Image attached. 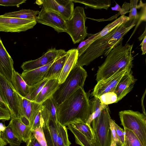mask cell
I'll list each match as a JSON object with an SVG mask.
<instances>
[{
    "label": "cell",
    "mask_w": 146,
    "mask_h": 146,
    "mask_svg": "<svg viewBox=\"0 0 146 146\" xmlns=\"http://www.w3.org/2000/svg\"><path fill=\"white\" fill-rule=\"evenodd\" d=\"M6 127L2 123H0V131L1 132L5 129Z\"/></svg>",
    "instance_id": "51"
},
{
    "label": "cell",
    "mask_w": 146,
    "mask_h": 146,
    "mask_svg": "<svg viewBox=\"0 0 146 146\" xmlns=\"http://www.w3.org/2000/svg\"><path fill=\"white\" fill-rule=\"evenodd\" d=\"M27 146H42L32 133L31 137L26 143Z\"/></svg>",
    "instance_id": "43"
},
{
    "label": "cell",
    "mask_w": 146,
    "mask_h": 146,
    "mask_svg": "<svg viewBox=\"0 0 146 146\" xmlns=\"http://www.w3.org/2000/svg\"></svg>",
    "instance_id": "55"
},
{
    "label": "cell",
    "mask_w": 146,
    "mask_h": 146,
    "mask_svg": "<svg viewBox=\"0 0 146 146\" xmlns=\"http://www.w3.org/2000/svg\"><path fill=\"white\" fill-rule=\"evenodd\" d=\"M146 27L145 28V29L144 32L143 33L139 36L138 38L139 40L141 41L145 37V36H146Z\"/></svg>",
    "instance_id": "48"
},
{
    "label": "cell",
    "mask_w": 146,
    "mask_h": 146,
    "mask_svg": "<svg viewBox=\"0 0 146 146\" xmlns=\"http://www.w3.org/2000/svg\"><path fill=\"white\" fill-rule=\"evenodd\" d=\"M129 20V19L128 17L125 15L120 16L115 21L107 25L101 31L94 34V37L92 40V43L94 41L105 36L118 26L127 22Z\"/></svg>",
    "instance_id": "25"
},
{
    "label": "cell",
    "mask_w": 146,
    "mask_h": 146,
    "mask_svg": "<svg viewBox=\"0 0 146 146\" xmlns=\"http://www.w3.org/2000/svg\"><path fill=\"white\" fill-rule=\"evenodd\" d=\"M58 125L57 146H70L71 143L68 139L67 128L59 122Z\"/></svg>",
    "instance_id": "32"
},
{
    "label": "cell",
    "mask_w": 146,
    "mask_h": 146,
    "mask_svg": "<svg viewBox=\"0 0 146 146\" xmlns=\"http://www.w3.org/2000/svg\"><path fill=\"white\" fill-rule=\"evenodd\" d=\"M0 94L10 112L11 118L19 117L20 106L18 94L10 82L0 74Z\"/></svg>",
    "instance_id": "8"
},
{
    "label": "cell",
    "mask_w": 146,
    "mask_h": 146,
    "mask_svg": "<svg viewBox=\"0 0 146 146\" xmlns=\"http://www.w3.org/2000/svg\"><path fill=\"white\" fill-rule=\"evenodd\" d=\"M131 70L127 69L118 72L107 79L98 81L94 87L91 95L98 98L105 93L114 92L121 78L127 72Z\"/></svg>",
    "instance_id": "12"
},
{
    "label": "cell",
    "mask_w": 146,
    "mask_h": 146,
    "mask_svg": "<svg viewBox=\"0 0 146 146\" xmlns=\"http://www.w3.org/2000/svg\"><path fill=\"white\" fill-rule=\"evenodd\" d=\"M130 8V3L125 2L123 4L121 11L119 12L121 16L124 15L129 12V10Z\"/></svg>",
    "instance_id": "44"
},
{
    "label": "cell",
    "mask_w": 146,
    "mask_h": 146,
    "mask_svg": "<svg viewBox=\"0 0 146 146\" xmlns=\"http://www.w3.org/2000/svg\"><path fill=\"white\" fill-rule=\"evenodd\" d=\"M68 125L84 135L92 143H96L95 134L91 125L81 120L74 121Z\"/></svg>",
    "instance_id": "24"
},
{
    "label": "cell",
    "mask_w": 146,
    "mask_h": 146,
    "mask_svg": "<svg viewBox=\"0 0 146 146\" xmlns=\"http://www.w3.org/2000/svg\"><path fill=\"white\" fill-rule=\"evenodd\" d=\"M36 20L26 19L0 15V32L19 33L33 28Z\"/></svg>",
    "instance_id": "10"
},
{
    "label": "cell",
    "mask_w": 146,
    "mask_h": 146,
    "mask_svg": "<svg viewBox=\"0 0 146 146\" xmlns=\"http://www.w3.org/2000/svg\"><path fill=\"white\" fill-rule=\"evenodd\" d=\"M63 49H57L52 48L49 49L40 58L35 60L25 62L22 63L21 67L23 71L33 70L43 66L66 53Z\"/></svg>",
    "instance_id": "13"
},
{
    "label": "cell",
    "mask_w": 146,
    "mask_h": 146,
    "mask_svg": "<svg viewBox=\"0 0 146 146\" xmlns=\"http://www.w3.org/2000/svg\"><path fill=\"white\" fill-rule=\"evenodd\" d=\"M11 118V114L8 109L0 104V120L8 121Z\"/></svg>",
    "instance_id": "39"
},
{
    "label": "cell",
    "mask_w": 146,
    "mask_h": 146,
    "mask_svg": "<svg viewBox=\"0 0 146 146\" xmlns=\"http://www.w3.org/2000/svg\"><path fill=\"white\" fill-rule=\"evenodd\" d=\"M113 123L117 135L122 146L123 145L124 141V131L116 123L115 121L113 120Z\"/></svg>",
    "instance_id": "40"
},
{
    "label": "cell",
    "mask_w": 146,
    "mask_h": 146,
    "mask_svg": "<svg viewBox=\"0 0 146 146\" xmlns=\"http://www.w3.org/2000/svg\"><path fill=\"white\" fill-rule=\"evenodd\" d=\"M11 119L9 124L15 135L21 141L27 143L31 135V127L24 124L19 118L13 117Z\"/></svg>",
    "instance_id": "17"
},
{
    "label": "cell",
    "mask_w": 146,
    "mask_h": 146,
    "mask_svg": "<svg viewBox=\"0 0 146 146\" xmlns=\"http://www.w3.org/2000/svg\"><path fill=\"white\" fill-rule=\"evenodd\" d=\"M110 146H116V144L111 134V143Z\"/></svg>",
    "instance_id": "50"
},
{
    "label": "cell",
    "mask_w": 146,
    "mask_h": 146,
    "mask_svg": "<svg viewBox=\"0 0 146 146\" xmlns=\"http://www.w3.org/2000/svg\"><path fill=\"white\" fill-rule=\"evenodd\" d=\"M7 144L0 137V146H6Z\"/></svg>",
    "instance_id": "49"
},
{
    "label": "cell",
    "mask_w": 146,
    "mask_h": 146,
    "mask_svg": "<svg viewBox=\"0 0 146 146\" xmlns=\"http://www.w3.org/2000/svg\"><path fill=\"white\" fill-rule=\"evenodd\" d=\"M139 5H137V8H140V7H142V9H141V13L140 15H139V21L137 23V25L135 27V29H134V31H133V33L131 35V37L129 38V39L128 40V41L130 40V38L132 37V36L133 35V34L135 33L136 29L137 28V27L139 26V25L140 24V23L142 21H146V3H143L142 1H140V3L139 4Z\"/></svg>",
    "instance_id": "37"
},
{
    "label": "cell",
    "mask_w": 146,
    "mask_h": 146,
    "mask_svg": "<svg viewBox=\"0 0 146 146\" xmlns=\"http://www.w3.org/2000/svg\"><path fill=\"white\" fill-rule=\"evenodd\" d=\"M14 88L20 95L23 97L28 94L29 86L21 77V74L15 71L14 76Z\"/></svg>",
    "instance_id": "30"
},
{
    "label": "cell",
    "mask_w": 146,
    "mask_h": 146,
    "mask_svg": "<svg viewBox=\"0 0 146 146\" xmlns=\"http://www.w3.org/2000/svg\"><path fill=\"white\" fill-rule=\"evenodd\" d=\"M26 1V0H0V5L19 7L20 5L25 3Z\"/></svg>",
    "instance_id": "38"
},
{
    "label": "cell",
    "mask_w": 146,
    "mask_h": 146,
    "mask_svg": "<svg viewBox=\"0 0 146 146\" xmlns=\"http://www.w3.org/2000/svg\"><path fill=\"white\" fill-rule=\"evenodd\" d=\"M140 45L141 46V50L142 52V54L144 55L146 52V36L143 38Z\"/></svg>",
    "instance_id": "45"
},
{
    "label": "cell",
    "mask_w": 146,
    "mask_h": 146,
    "mask_svg": "<svg viewBox=\"0 0 146 146\" xmlns=\"http://www.w3.org/2000/svg\"><path fill=\"white\" fill-rule=\"evenodd\" d=\"M42 120V119L41 114L40 108V110L36 115L34 120L33 125L31 129L32 132L34 129L41 126V123Z\"/></svg>",
    "instance_id": "42"
},
{
    "label": "cell",
    "mask_w": 146,
    "mask_h": 146,
    "mask_svg": "<svg viewBox=\"0 0 146 146\" xmlns=\"http://www.w3.org/2000/svg\"><path fill=\"white\" fill-rule=\"evenodd\" d=\"M0 101L2 103H3V104H4V105L6 107L8 108L7 106L6 103L5 102L3 99L2 98V97L1 96V95H0Z\"/></svg>",
    "instance_id": "52"
},
{
    "label": "cell",
    "mask_w": 146,
    "mask_h": 146,
    "mask_svg": "<svg viewBox=\"0 0 146 146\" xmlns=\"http://www.w3.org/2000/svg\"><path fill=\"white\" fill-rule=\"evenodd\" d=\"M146 94V90H145L144 93L143 95L142 96V97L141 99V106H142V110L143 111V113L145 115H146L145 112V108L144 106L143 102L144 98L145 97V95Z\"/></svg>",
    "instance_id": "46"
},
{
    "label": "cell",
    "mask_w": 146,
    "mask_h": 146,
    "mask_svg": "<svg viewBox=\"0 0 146 146\" xmlns=\"http://www.w3.org/2000/svg\"><path fill=\"white\" fill-rule=\"evenodd\" d=\"M87 76V72L82 67L76 66L52 96L57 107L79 88L83 87Z\"/></svg>",
    "instance_id": "3"
},
{
    "label": "cell",
    "mask_w": 146,
    "mask_h": 146,
    "mask_svg": "<svg viewBox=\"0 0 146 146\" xmlns=\"http://www.w3.org/2000/svg\"><path fill=\"white\" fill-rule=\"evenodd\" d=\"M87 18L84 8L77 6L71 18L66 21V33L70 36L74 44L82 42L88 36L87 27L85 25Z\"/></svg>",
    "instance_id": "5"
},
{
    "label": "cell",
    "mask_w": 146,
    "mask_h": 146,
    "mask_svg": "<svg viewBox=\"0 0 146 146\" xmlns=\"http://www.w3.org/2000/svg\"><path fill=\"white\" fill-rule=\"evenodd\" d=\"M98 98L102 104L106 105L117 102V97L114 92L105 93Z\"/></svg>",
    "instance_id": "35"
},
{
    "label": "cell",
    "mask_w": 146,
    "mask_h": 146,
    "mask_svg": "<svg viewBox=\"0 0 146 146\" xmlns=\"http://www.w3.org/2000/svg\"><path fill=\"white\" fill-rule=\"evenodd\" d=\"M60 84L58 78L49 79L33 101L42 104L45 100L52 96L59 87Z\"/></svg>",
    "instance_id": "19"
},
{
    "label": "cell",
    "mask_w": 146,
    "mask_h": 146,
    "mask_svg": "<svg viewBox=\"0 0 146 146\" xmlns=\"http://www.w3.org/2000/svg\"><path fill=\"white\" fill-rule=\"evenodd\" d=\"M35 3L44 9L55 12L65 21L72 17L74 10V2L72 0H37Z\"/></svg>",
    "instance_id": "9"
},
{
    "label": "cell",
    "mask_w": 146,
    "mask_h": 146,
    "mask_svg": "<svg viewBox=\"0 0 146 146\" xmlns=\"http://www.w3.org/2000/svg\"><path fill=\"white\" fill-rule=\"evenodd\" d=\"M58 123L50 120L43 123L42 127L47 146H57Z\"/></svg>",
    "instance_id": "20"
},
{
    "label": "cell",
    "mask_w": 146,
    "mask_h": 146,
    "mask_svg": "<svg viewBox=\"0 0 146 146\" xmlns=\"http://www.w3.org/2000/svg\"><path fill=\"white\" fill-rule=\"evenodd\" d=\"M91 114L90 101L83 87L79 88L60 104L56 111L58 121L65 127L77 120L86 123Z\"/></svg>",
    "instance_id": "1"
},
{
    "label": "cell",
    "mask_w": 146,
    "mask_h": 146,
    "mask_svg": "<svg viewBox=\"0 0 146 146\" xmlns=\"http://www.w3.org/2000/svg\"><path fill=\"white\" fill-rule=\"evenodd\" d=\"M124 129V141L121 146H143L133 131L125 128Z\"/></svg>",
    "instance_id": "33"
},
{
    "label": "cell",
    "mask_w": 146,
    "mask_h": 146,
    "mask_svg": "<svg viewBox=\"0 0 146 146\" xmlns=\"http://www.w3.org/2000/svg\"><path fill=\"white\" fill-rule=\"evenodd\" d=\"M136 80L131 70L126 72L119 80L114 92L117 97V102L132 90Z\"/></svg>",
    "instance_id": "16"
},
{
    "label": "cell",
    "mask_w": 146,
    "mask_h": 146,
    "mask_svg": "<svg viewBox=\"0 0 146 146\" xmlns=\"http://www.w3.org/2000/svg\"><path fill=\"white\" fill-rule=\"evenodd\" d=\"M55 59L39 68L30 70L23 71L21 74L22 77L29 86L41 81L44 78L46 72Z\"/></svg>",
    "instance_id": "15"
},
{
    "label": "cell",
    "mask_w": 146,
    "mask_h": 146,
    "mask_svg": "<svg viewBox=\"0 0 146 146\" xmlns=\"http://www.w3.org/2000/svg\"><path fill=\"white\" fill-rule=\"evenodd\" d=\"M32 132L42 146H47L42 126L34 129Z\"/></svg>",
    "instance_id": "36"
},
{
    "label": "cell",
    "mask_w": 146,
    "mask_h": 146,
    "mask_svg": "<svg viewBox=\"0 0 146 146\" xmlns=\"http://www.w3.org/2000/svg\"><path fill=\"white\" fill-rule=\"evenodd\" d=\"M90 101L91 114L89 115L86 123L91 125L92 121L99 116L103 109L108 105L102 104L98 98L95 97H94Z\"/></svg>",
    "instance_id": "28"
},
{
    "label": "cell",
    "mask_w": 146,
    "mask_h": 146,
    "mask_svg": "<svg viewBox=\"0 0 146 146\" xmlns=\"http://www.w3.org/2000/svg\"><path fill=\"white\" fill-rule=\"evenodd\" d=\"M110 128L112 136L117 146H121V143L119 140L116 133V131L114 126L113 120L111 119L110 120Z\"/></svg>",
    "instance_id": "41"
},
{
    "label": "cell",
    "mask_w": 146,
    "mask_h": 146,
    "mask_svg": "<svg viewBox=\"0 0 146 146\" xmlns=\"http://www.w3.org/2000/svg\"><path fill=\"white\" fill-rule=\"evenodd\" d=\"M118 26L105 36L92 42L83 53L78 57L76 65L82 67L84 66H87L102 55L108 49V41Z\"/></svg>",
    "instance_id": "7"
},
{
    "label": "cell",
    "mask_w": 146,
    "mask_h": 146,
    "mask_svg": "<svg viewBox=\"0 0 146 146\" xmlns=\"http://www.w3.org/2000/svg\"><path fill=\"white\" fill-rule=\"evenodd\" d=\"M121 125L133 131L143 146H146V116L138 111L131 110L120 111Z\"/></svg>",
    "instance_id": "4"
},
{
    "label": "cell",
    "mask_w": 146,
    "mask_h": 146,
    "mask_svg": "<svg viewBox=\"0 0 146 146\" xmlns=\"http://www.w3.org/2000/svg\"><path fill=\"white\" fill-rule=\"evenodd\" d=\"M122 41L109 52L104 62L99 66L96 74L97 82L118 72L131 69L133 59L132 52L133 45L127 43L123 45Z\"/></svg>",
    "instance_id": "2"
},
{
    "label": "cell",
    "mask_w": 146,
    "mask_h": 146,
    "mask_svg": "<svg viewBox=\"0 0 146 146\" xmlns=\"http://www.w3.org/2000/svg\"><path fill=\"white\" fill-rule=\"evenodd\" d=\"M138 0H130V8L128 17L129 20L124 23L127 27L135 25L139 19V15L137 13V6Z\"/></svg>",
    "instance_id": "31"
},
{
    "label": "cell",
    "mask_w": 146,
    "mask_h": 146,
    "mask_svg": "<svg viewBox=\"0 0 146 146\" xmlns=\"http://www.w3.org/2000/svg\"><path fill=\"white\" fill-rule=\"evenodd\" d=\"M1 131H0V137H1Z\"/></svg>",
    "instance_id": "54"
},
{
    "label": "cell",
    "mask_w": 146,
    "mask_h": 146,
    "mask_svg": "<svg viewBox=\"0 0 146 146\" xmlns=\"http://www.w3.org/2000/svg\"><path fill=\"white\" fill-rule=\"evenodd\" d=\"M1 137L10 146H19L22 142L15 135L9 124L1 132Z\"/></svg>",
    "instance_id": "29"
},
{
    "label": "cell",
    "mask_w": 146,
    "mask_h": 146,
    "mask_svg": "<svg viewBox=\"0 0 146 146\" xmlns=\"http://www.w3.org/2000/svg\"><path fill=\"white\" fill-rule=\"evenodd\" d=\"M57 107L52 96L42 103L41 106V114L43 123L50 120L56 122L58 121L56 116Z\"/></svg>",
    "instance_id": "21"
},
{
    "label": "cell",
    "mask_w": 146,
    "mask_h": 146,
    "mask_svg": "<svg viewBox=\"0 0 146 146\" xmlns=\"http://www.w3.org/2000/svg\"><path fill=\"white\" fill-rule=\"evenodd\" d=\"M49 79L44 78L41 81L29 86L28 95L31 101H33Z\"/></svg>",
    "instance_id": "34"
},
{
    "label": "cell",
    "mask_w": 146,
    "mask_h": 146,
    "mask_svg": "<svg viewBox=\"0 0 146 146\" xmlns=\"http://www.w3.org/2000/svg\"><path fill=\"white\" fill-rule=\"evenodd\" d=\"M124 23L118 27L109 41L108 49L104 52L105 57L106 56L109 52L113 48L119 44L123 40V37L135 25H134L127 27Z\"/></svg>",
    "instance_id": "22"
},
{
    "label": "cell",
    "mask_w": 146,
    "mask_h": 146,
    "mask_svg": "<svg viewBox=\"0 0 146 146\" xmlns=\"http://www.w3.org/2000/svg\"><path fill=\"white\" fill-rule=\"evenodd\" d=\"M39 13L38 10L22 9L18 11L6 13L3 15L23 19L36 20Z\"/></svg>",
    "instance_id": "26"
},
{
    "label": "cell",
    "mask_w": 146,
    "mask_h": 146,
    "mask_svg": "<svg viewBox=\"0 0 146 146\" xmlns=\"http://www.w3.org/2000/svg\"><path fill=\"white\" fill-rule=\"evenodd\" d=\"M68 54V51L56 58L46 72L44 78H58L60 75Z\"/></svg>",
    "instance_id": "23"
},
{
    "label": "cell",
    "mask_w": 146,
    "mask_h": 146,
    "mask_svg": "<svg viewBox=\"0 0 146 146\" xmlns=\"http://www.w3.org/2000/svg\"><path fill=\"white\" fill-rule=\"evenodd\" d=\"M116 5L115 6L113 7H111L112 10L113 11H116L119 12L121 10V8L120 6L115 2Z\"/></svg>",
    "instance_id": "47"
},
{
    "label": "cell",
    "mask_w": 146,
    "mask_h": 146,
    "mask_svg": "<svg viewBox=\"0 0 146 146\" xmlns=\"http://www.w3.org/2000/svg\"><path fill=\"white\" fill-rule=\"evenodd\" d=\"M68 52L67 58L58 78L59 84L64 82L70 72L76 65L78 58V51L76 49H72Z\"/></svg>",
    "instance_id": "18"
},
{
    "label": "cell",
    "mask_w": 146,
    "mask_h": 146,
    "mask_svg": "<svg viewBox=\"0 0 146 146\" xmlns=\"http://www.w3.org/2000/svg\"><path fill=\"white\" fill-rule=\"evenodd\" d=\"M0 104L2 105V106H4L6 107L4 105V104H3V103H2L0 101Z\"/></svg>",
    "instance_id": "53"
},
{
    "label": "cell",
    "mask_w": 146,
    "mask_h": 146,
    "mask_svg": "<svg viewBox=\"0 0 146 146\" xmlns=\"http://www.w3.org/2000/svg\"><path fill=\"white\" fill-rule=\"evenodd\" d=\"M75 3H82L85 6V8H92L94 9L107 10L111 5L110 0H72Z\"/></svg>",
    "instance_id": "27"
},
{
    "label": "cell",
    "mask_w": 146,
    "mask_h": 146,
    "mask_svg": "<svg viewBox=\"0 0 146 146\" xmlns=\"http://www.w3.org/2000/svg\"><path fill=\"white\" fill-rule=\"evenodd\" d=\"M111 119L107 106L102 110L100 115L94 119L91 123L98 146H110L111 132L110 122Z\"/></svg>",
    "instance_id": "6"
},
{
    "label": "cell",
    "mask_w": 146,
    "mask_h": 146,
    "mask_svg": "<svg viewBox=\"0 0 146 146\" xmlns=\"http://www.w3.org/2000/svg\"><path fill=\"white\" fill-rule=\"evenodd\" d=\"M13 64V61L0 37V74L7 79L14 88V76L15 70Z\"/></svg>",
    "instance_id": "14"
},
{
    "label": "cell",
    "mask_w": 146,
    "mask_h": 146,
    "mask_svg": "<svg viewBox=\"0 0 146 146\" xmlns=\"http://www.w3.org/2000/svg\"><path fill=\"white\" fill-rule=\"evenodd\" d=\"M36 20L37 23L52 27L58 33L66 32V21L54 11L42 8Z\"/></svg>",
    "instance_id": "11"
}]
</instances>
